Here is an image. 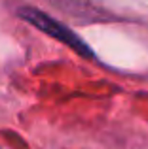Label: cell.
Returning <instances> with one entry per match:
<instances>
[{
    "label": "cell",
    "mask_w": 148,
    "mask_h": 149,
    "mask_svg": "<svg viewBox=\"0 0 148 149\" xmlns=\"http://www.w3.org/2000/svg\"><path fill=\"white\" fill-rule=\"evenodd\" d=\"M17 13H19V17H23L25 21L32 23L34 26H38V29H40L42 32H46L48 36L55 38V40L67 44L68 47H72L78 55H82V57H93L91 49L84 44V40H82V38H78L72 30H68L65 25L57 23L55 19H51L49 15L42 13V11L34 10V8H21Z\"/></svg>",
    "instance_id": "cell-1"
}]
</instances>
